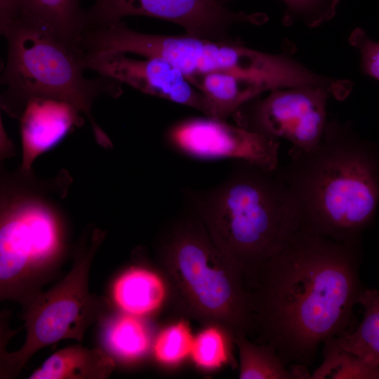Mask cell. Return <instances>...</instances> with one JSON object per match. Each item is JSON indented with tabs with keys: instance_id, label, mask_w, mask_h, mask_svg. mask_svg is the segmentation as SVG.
Segmentation results:
<instances>
[{
	"instance_id": "6da1fadb",
	"label": "cell",
	"mask_w": 379,
	"mask_h": 379,
	"mask_svg": "<svg viewBox=\"0 0 379 379\" xmlns=\"http://www.w3.org/2000/svg\"><path fill=\"white\" fill-rule=\"evenodd\" d=\"M360 262V243L299 228L246 286L255 342L272 346L286 366H312L326 338L354 329Z\"/></svg>"
},
{
	"instance_id": "7a4b0ae2",
	"label": "cell",
	"mask_w": 379,
	"mask_h": 379,
	"mask_svg": "<svg viewBox=\"0 0 379 379\" xmlns=\"http://www.w3.org/2000/svg\"><path fill=\"white\" fill-rule=\"evenodd\" d=\"M276 170L296 204L300 229L338 241L360 243L379 204V147L347 123L328 121L319 144L291 148Z\"/></svg>"
},
{
	"instance_id": "3957f363",
	"label": "cell",
	"mask_w": 379,
	"mask_h": 379,
	"mask_svg": "<svg viewBox=\"0 0 379 379\" xmlns=\"http://www.w3.org/2000/svg\"><path fill=\"white\" fill-rule=\"evenodd\" d=\"M182 195L216 246L241 270L246 287L300 227L295 201L277 171L246 161L236 160L219 184L184 188Z\"/></svg>"
},
{
	"instance_id": "277c9868",
	"label": "cell",
	"mask_w": 379,
	"mask_h": 379,
	"mask_svg": "<svg viewBox=\"0 0 379 379\" xmlns=\"http://www.w3.org/2000/svg\"><path fill=\"white\" fill-rule=\"evenodd\" d=\"M157 256L172 305L233 339L253 335L251 297L241 270L214 244L187 206L168 222Z\"/></svg>"
},
{
	"instance_id": "5b68a950",
	"label": "cell",
	"mask_w": 379,
	"mask_h": 379,
	"mask_svg": "<svg viewBox=\"0 0 379 379\" xmlns=\"http://www.w3.org/2000/svg\"><path fill=\"white\" fill-rule=\"evenodd\" d=\"M0 31L8 44L1 78L4 107L18 114L32 97L62 100L87 116L99 141H107L93 120L91 107L100 95L119 96L122 84L102 76L87 79L82 52L22 8L16 0H0Z\"/></svg>"
},
{
	"instance_id": "8992f818",
	"label": "cell",
	"mask_w": 379,
	"mask_h": 379,
	"mask_svg": "<svg viewBox=\"0 0 379 379\" xmlns=\"http://www.w3.org/2000/svg\"><path fill=\"white\" fill-rule=\"evenodd\" d=\"M82 44L91 55L121 53L162 58L188 80L197 75L227 72L262 81L275 90L312 86L319 79L317 74L291 54L260 52L234 39L142 33L129 28L122 20L91 25L84 34Z\"/></svg>"
},
{
	"instance_id": "52a82bcc",
	"label": "cell",
	"mask_w": 379,
	"mask_h": 379,
	"mask_svg": "<svg viewBox=\"0 0 379 379\" xmlns=\"http://www.w3.org/2000/svg\"><path fill=\"white\" fill-rule=\"evenodd\" d=\"M65 253L64 225L52 206L27 197L8 203L1 214V300L26 310L58 274Z\"/></svg>"
},
{
	"instance_id": "ba28073f",
	"label": "cell",
	"mask_w": 379,
	"mask_h": 379,
	"mask_svg": "<svg viewBox=\"0 0 379 379\" xmlns=\"http://www.w3.org/2000/svg\"><path fill=\"white\" fill-rule=\"evenodd\" d=\"M103 237L95 231L91 244L75 255L65 277L42 292L25 310L23 345L13 352L1 345L0 378H15L29 359L48 345L65 339L82 341L91 326L109 317V300L91 293L88 288L92 261Z\"/></svg>"
},
{
	"instance_id": "9c48e42d",
	"label": "cell",
	"mask_w": 379,
	"mask_h": 379,
	"mask_svg": "<svg viewBox=\"0 0 379 379\" xmlns=\"http://www.w3.org/2000/svg\"><path fill=\"white\" fill-rule=\"evenodd\" d=\"M329 95L328 89L319 86L275 89L243 105L232 116L240 126L271 139L288 140L291 148L310 150L323 137Z\"/></svg>"
},
{
	"instance_id": "30bf717a",
	"label": "cell",
	"mask_w": 379,
	"mask_h": 379,
	"mask_svg": "<svg viewBox=\"0 0 379 379\" xmlns=\"http://www.w3.org/2000/svg\"><path fill=\"white\" fill-rule=\"evenodd\" d=\"M165 140L172 150L194 159L242 160L268 171L279 167L278 140L227 120L204 115L185 118L167 128Z\"/></svg>"
},
{
	"instance_id": "8fae6325",
	"label": "cell",
	"mask_w": 379,
	"mask_h": 379,
	"mask_svg": "<svg viewBox=\"0 0 379 379\" xmlns=\"http://www.w3.org/2000/svg\"><path fill=\"white\" fill-rule=\"evenodd\" d=\"M221 0H95L87 13V23H102L127 16L142 15L175 23L187 34L226 40L230 28L238 23L261 25L264 13L235 12Z\"/></svg>"
},
{
	"instance_id": "7c38bea8",
	"label": "cell",
	"mask_w": 379,
	"mask_h": 379,
	"mask_svg": "<svg viewBox=\"0 0 379 379\" xmlns=\"http://www.w3.org/2000/svg\"><path fill=\"white\" fill-rule=\"evenodd\" d=\"M86 69L127 84L144 93L180 104L211 117L204 95L168 60L156 56L135 59L121 53L84 55Z\"/></svg>"
},
{
	"instance_id": "4fadbf2b",
	"label": "cell",
	"mask_w": 379,
	"mask_h": 379,
	"mask_svg": "<svg viewBox=\"0 0 379 379\" xmlns=\"http://www.w3.org/2000/svg\"><path fill=\"white\" fill-rule=\"evenodd\" d=\"M79 112L72 104L55 98L32 97L24 102L18 112L22 171L28 173L37 157L58 145L78 124Z\"/></svg>"
},
{
	"instance_id": "5bb4252c",
	"label": "cell",
	"mask_w": 379,
	"mask_h": 379,
	"mask_svg": "<svg viewBox=\"0 0 379 379\" xmlns=\"http://www.w3.org/2000/svg\"><path fill=\"white\" fill-rule=\"evenodd\" d=\"M207 100L211 117L227 120L243 105L262 93L272 91L266 83L238 74L211 72L189 79Z\"/></svg>"
},
{
	"instance_id": "9a60e30c",
	"label": "cell",
	"mask_w": 379,
	"mask_h": 379,
	"mask_svg": "<svg viewBox=\"0 0 379 379\" xmlns=\"http://www.w3.org/2000/svg\"><path fill=\"white\" fill-rule=\"evenodd\" d=\"M114 368V361L104 351L74 345L53 353L29 378L107 379Z\"/></svg>"
},
{
	"instance_id": "2e32d148",
	"label": "cell",
	"mask_w": 379,
	"mask_h": 379,
	"mask_svg": "<svg viewBox=\"0 0 379 379\" xmlns=\"http://www.w3.org/2000/svg\"><path fill=\"white\" fill-rule=\"evenodd\" d=\"M166 292L164 283L158 275L133 268L116 280L112 293L114 302L124 312L140 317L157 309Z\"/></svg>"
},
{
	"instance_id": "e0dca14e",
	"label": "cell",
	"mask_w": 379,
	"mask_h": 379,
	"mask_svg": "<svg viewBox=\"0 0 379 379\" xmlns=\"http://www.w3.org/2000/svg\"><path fill=\"white\" fill-rule=\"evenodd\" d=\"M72 46L81 51L80 41L87 22L81 0H16ZM82 52V51H81Z\"/></svg>"
},
{
	"instance_id": "ac0fdd59",
	"label": "cell",
	"mask_w": 379,
	"mask_h": 379,
	"mask_svg": "<svg viewBox=\"0 0 379 379\" xmlns=\"http://www.w3.org/2000/svg\"><path fill=\"white\" fill-rule=\"evenodd\" d=\"M358 304L363 318L350 333L337 337L339 344L366 362L379 366V290L364 288Z\"/></svg>"
},
{
	"instance_id": "d6986e66",
	"label": "cell",
	"mask_w": 379,
	"mask_h": 379,
	"mask_svg": "<svg viewBox=\"0 0 379 379\" xmlns=\"http://www.w3.org/2000/svg\"><path fill=\"white\" fill-rule=\"evenodd\" d=\"M104 340L108 349L126 360L143 357L151 346V335L147 326L138 316L124 312L107 321Z\"/></svg>"
},
{
	"instance_id": "ffe728a7",
	"label": "cell",
	"mask_w": 379,
	"mask_h": 379,
	"mask_svg": "<svg viewBox=\"0 0 379 379\" xmlns=\"http://www.w3.org/2000/svg\"><path fill=\"white\" fill-rule=\"evenodd\" d=\"M247 337L239 335L233 339L239 352L240 379H295L272 346L251 342Z\"/></svg>"
},
{
	"instance_id": "44dd1931",
	"label": "cell",
	"mask_w": 379,
	"mask_h": 379,
	"mask_svg": "<svg viewBox=\"0 0 379 379\" xmlns=\"http://www.w3.org/2000/svg\"><path fill=\"white\" fill-rule=\"evenodd\" d=\"M323 360L311 374L312 379H379V366H374L343 347L337 337L323 342Z\"/></svg>"
},
{
	"instance_id": "7402d4cb",
	"label": "cell",
	"mask_w": 379,
	"mask_h": 379,
	"mask_svg": "<svg viewBox=\"0 0 379 379\" xmlns=\"http://www.w3.org/2000/svg\"><path fill=\"white\" fill-rule=\"evenodd\" d=\"M194 338L187 325L180 321L162 331L154 343L155 357L160 362L172 364L190 354Z\"/></svg>"
},
{
	"instance_id": "603a6c76",
	"label": "cell",
	"mask_w": 379,
	"mask_h": 379,
	"mask_svg": "<svg viewBox=\"0 0 379 379\" xmlns=\"http://www.w3.org/2000/svg\"><path fill=\"white\" fill-rule=\"evenodd\" d=\"M225 3L230 0H221ZM285 4L283 21L289 25L297 20L315 27L330 20L336 13L340 0H281Z\"/></svg>"
},
{
	"instance_id": "cb8c5ba5",
	"label": "cell",
	"mask_w": 379,
	"mask_h": 379,
	"mask_svg": "<svg viewBox=\"0 0 379 379\" xmlns=\"http://www.w3.org/2000/svg\"><path fill=\"white\" fill-rule=\"evenodd\" d=\"M223 334L219 328L211 326L206 327L194 338L190 354L197 365L206 368H214L227 361Z\"/></svg>"
},
{
	"instance_id": "d4e9b609",
	"label": "cell",
	"mask_w": 379,
	"mask_h": 379,
	"mask_svg": "<svg viewBox=\"0 0 379 379\" xmlns=\"http://www.w3.org/2000/svg\"><path fill=\"white\" fill-rule=\"evenodd\" d=\"M348 41L359 51L362 72L379 81V42L371 39L359 27L351 32Z\"/></svg>"
}]
</instances>
